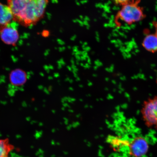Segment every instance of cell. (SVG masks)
Here are the masks:
<instances>
[{"instance_id":"cell-7","label":"cell","mask_w":157,"mask_h":157,"mask_svg":"<svg viewBox=\"0 0 157 157\" xmlns=\"http://www.w3.org/2000/svg\"><path fill=\"white\" fill-rule=\"evenodd\" d=\"M12 20L13 16L8 6L0 3V33L9 25Z\"/></svg>"},{"instance_id":"cell-4","label":"cell","mask_w":157,"mask_h":157,"mask_svg":"<svg viewBox=\"0 0 157 157\" xmlns=\"http://www.w3.org/2000/svg\"><path fill=\"white\" fill-rule=\"evenodd\" d=\"M129 143V154L134 157H141L148 152L149 146L146 139L142 137H135Z\"/></svg>"},{"instance_id":"cell-2","label":"cell","mask_w":157,"mask_h":157,"mask_svg":"<svg viewBox=\"0 0 157 157\" xmlns=\"http://www.w3.org/2000/svg\"><path fill=\"white\" fill-rule=\"evenodd\" d=\"M140 2V0H132L122 6L115 17L117 25L119 26L121 23L131 25L144 19L146 15Z\"/></svg>"},{"instance_id":"cell-9","label":"cell","mask_w":157,"mask_h":157,"mask_svg":"<svg viewBox=\"0 0 157 157\" xmlns=\"http://www.w3.org/2000/svg\"><path fill=\"white\" fill-rule=\"evenodd\" d=\"M14 147L10 144L8 139H0V157H7Z\"/></svg>"},{"instance_id":"cell-10","label":"cell","mask_w":157,"mask_h":157,"mask_svg":"<svg viewBox=\"0 0 157 157\" xmlns=\"http://www.w3.org/2000/svg\"><path fill=\"white\" fill-rule=\"evenodd\" d=\"M116 5L121 6L130 2L132 0H111Z\"/></svg>"},{"instance_id":"cell-12","label":"cell","mask_w":157,"mask_h":157,"mask_svg":"<svg viewBox=\"0 0 157 157\" xmlns=\"http://www.w3.org/2000/svg\"></svg>"},{"instance_id":"cell-5","label":"cell","mask_w":157,"mask_h":157,"mask_svg":"<svg viewBox=\"0 0 157 157\" xmlns=\"http://www.w3.org/2000/svg\"><path fill=\"white\" fill-rule=\"evenodd\" d=\"M9 79L12 85L16 87H21L26 83L27 74L24 70L19 68L15 69L10 73Z\"/></svg>"},{"instance_id":"cell-8","label":"cell","mask_w":157,"mask_h":157,"mask_svg":"<svg viewBox=\"0 0 157 157\" xmlns=\"http://www.w3.org/2000/svg\"><path fill=\"white\" fill-rule=\"evenodd\" d=\"M142 45L146 50L150 52H157V36L155 34L146 35L143 39Z\"/></svg>"},{"instance_id":"cell-11","label":"cell","mask_w":157,"mask_h":157,"mask_svg":"<svg viewBox=\"0 0 157 157\" xmlns=\"http://www.w3.org/2000/svg\"><path fill=\"white\" fill-rule=\"evenodd\" d=\"M155 29V34L157 36V21H155L154 23Z\"/></svg>"},{"instance_id":"cell-1","label":"cell","mask_w":157,"mask_h":157,"mask_svg":"<svg viewBox=\"0 0 157 157\" xmlns=\"http://www.w3.org/2000/svg\"><path fill=\"white\" fill-rule=\"evenodd\" d=\"M49 0H7L13 21L22 26L35 25L44 17Z\"/></svg>"},{"instance_id":"cell-3","label":"cell","mask_w":157,"mask_h":157,"mask_svg":"<svg viewBox=\"0 0 157 157\" xmlns=\"http://www.w3.org/2000/svg\"><path fill=\"white\" fill-rule=\"evenodd\" d=\"M141 113L147 126L157 129V95L144 102Z\"/></svg>"},{"instance_id":"cell-6","label":"cell","mask_w":157,"mask_h":157,"mask_svg":"<svg viewBox=\"0 0 157 157\" xmlns=\"http://www.w3.org/2000/svg\"><path fill=\"white\" fill-rule=\"evenodd\" d=\"M1 38L5 44L15 46L19 38L18 31L16 29L9 27L8 25L0 33Z\"/></svg>"}]
</instances>
